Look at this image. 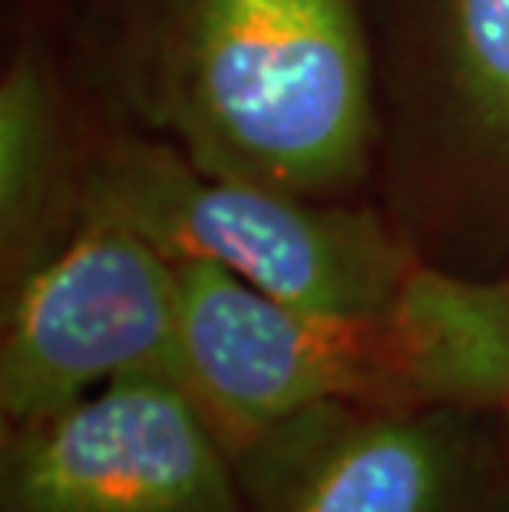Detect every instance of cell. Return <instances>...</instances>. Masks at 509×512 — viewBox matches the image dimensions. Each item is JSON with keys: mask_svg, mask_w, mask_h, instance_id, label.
<instances>
[{"mask_svg": "<svg viewBox=\"0 0 509 512\" xmlns=\"http://www.w3.org/2000/svg\"><path fill=\"white\" fill-rule=\"evenodd\" d=\"M179 265V380L238 450L321 403L414 407L387 314L338 318L285 304L212 261Z\"/></svg>", "mask_w": 509, "mask_h": 512, "instance_id": "4", "label": "cell"}, {"mask_svg": "<svg viewBox=\"0 0 509 512\" xmlns=\"http://www.w3.org/2000/svg\"><path fill=\"white\" fill-rule=\"evenodd\" d=\"M83 215L123 222L172 261H212L314 314L391 304L414 255L367 212L212 172L162 146H119L93 166Z\"/></svg>", "mask_w": 509, "mask_h": 512, "instance_id": "2", "label": "cell"}, {"mask_svg": "<svg viewBox=\"0 0 509 512\" xmlns=\"http://www.w3.org/2000/svg\"><path fill=\"white\" fill-rule=\"evenodd\" d=\"M245 512H509L500 417L321 403L232 450Z\"/></svg>", "mask_w": 509, "mask_h": 512, "instance_id": "5", "label": "cell"}, {"mask_svg": "<svg viewBox=\"0 0 509 512\" xmlns=\"http://www.w3.org/2000/svg\"><path fill=\"white\" fill-rule=\"evenodd\" d=\"M440 50L470 139L509 166V0H440Z\"/></svg>", "mask_w": 509, "mask_h": 512, "instance_id": "9", "label": "cell"}, {"mask_svg": "<svg viewBox=\"0 0 509 512\" xmlns=\"http://www.w3.org/2000/svg\"><path fill=\"white\" fill-rule=\"evenodd\" d=\"M57 162V119L47 80L34 60H20L0 83V242L4 285L43 258L40 222Z\"/></svg>", "mask_w": 509, "mask_h": 512, "instance_id": "8", "label": "cell"}, {"mask_svg": "<svg viewBox=\"0 0 509 512\" xmlns=\"http://www.w3.org/2000/svg\"><path fill=\"white\" fill-rule=\"evenodd\" d=\"M384 314L414 407L490 417L509 407V278H470L414 258Z\"/></svg>", "mask_w": 509, "mask_h": 512, "instance_id": "7", "label": "cell"}, {"mask_svg": "<svg viewBox=\"0 0 509 512\" xmlns=\"http://www.w3.org/2000/svg\"><path fill=\"white\" fill-rule=\"evenodd\" d=\"M500 433H503V446H506V453H509V407L500 413Z\"/></svg>", "mask_w": 509, "mask_h": 512, "instance_id": "10", "label": "cell"}, {"mask_svg": "<svg viewBox=\"0 0 509 512\" xmlns=\"http://www.w3.org/2000/svg\"><path fill=\"white\" fill-rule=\"evenodd\" d=\"M176 126L199 166L298 195L351 185L371 67L351 0H189Z\"/></svg>", "mask_w": 509, "mask_h": 512, "instance_id": "1", "label": "cell"}, {"mask_svg": "<svg viewBox=\"0 0 509 512\" xmlns=\"http://www.w3.org/2000/svg\"><path fill=\"white\" fill-rule=\"evenodd\" d=\"M126 377L179 380V265L123 222L80 215L77 232L7 288L4 427Z\"/></svg>", "mask_w": 509, "mask_h": 512, "instance_id": "3", "label": "cell"}, {"mask_svg": "<svg viewBox=\"0 0 509 512\" xmlns=\"http://www.w3.org/2000/svg\"><path fill=\"white\" fill-rule=\"evenodd\" d=\"M0 512H245L232 453L172 377L4 427Z\"/></svg>", "mask_w": 509, "mask_h": 512, "instance_id": "6", "label": "cell"}]
</instances>
